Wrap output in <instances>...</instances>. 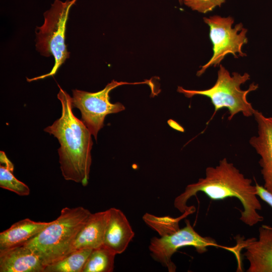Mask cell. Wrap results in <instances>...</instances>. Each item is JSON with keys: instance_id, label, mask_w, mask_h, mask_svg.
<instances>
[{"instance_id": "1", "label": "cell", "mask_w": 272, "mask_h": 272, "mask_svg": "<svg viewBox=\"0 0 272 272\" xmlns=\"http://www.w3.org/2000/svg\"><path fill=\"white\" fill-rule=\"evenodd\" d=\"M198 192H202L214 200L235 197L243 207L240 220L249 226H253L263 220L258 211L261 205L257 198L256 186L252 180L246 178L226 158L219 161L215 167H208L206 176L194 183L188 185L184 192L174 199V206L182 213L191 209L186 202Z\"/></svg>"}, {"instance_id": "2", "label": "cell", "mask_w": 272, "mask_h": 272, "mask_svg": "<svg viewBox=\"0 0 272 272\" xmlns=\"http://www.w3.org/2000/svg\"><path fill=\"white\" fill-rule=\"evenodd\" d=\"M57 98L61 105V115L44 130L57 138L59 163L66 180L87 185L92 163V134L73 113L72 97L59 85Z\"/></svg>"}, {"instance_id": "3", "label": "cell", "mask_w": 272, "mask_h": 272, "mask_svg": "<svg viewBox=\"0 0 272 272\" xmlns=\"http://www.w3.org/2000/svg\"><path fill=\"white\" fill-rule=\"evenodd\" d=\"M91 212L83 207H65L60 215L24 245L31 249L46 266L69 253Z\"/></svg>"}, {"instance_id": "4", "label": "cell", "mask_w": 272, "mask_h": 272, "mask_svg": "<svg viewBox=\"0 0 272 272\" xmlns=\"http://www.w3.org/2000/svg\"><path fill=\"white\" fill-rule=\"evenodd\" d=\"M217 74L215 84L208 89L191 90L179 86L177 91L187 98L201 95L210 98L215 109L210 121L219 110L223 108L228 110L229 120H231L239 113H242L245 117L253 116L256 110L247 101V95L249 93L257 90L258 85L252 83L247 90H242L241 86L250 79L249 74L245 73L241 75L234 72L230 75L229 72L221 64Z\"/></svg>"}, {"instance_id": "5", "label": "cell", "mask_w": 272, "mask_h": 272, "mask_svg": "<svg viewBox=\"0 0 272 272\" xmlns=\"http://www.w3.org/2000/svg\"><path fill=\"white\" fill-rule=\"evenodd\" d=\"M77 1L55 0L50 8L44 13V23L41 26L37 27L36 30V47L42 55H52L54 64L49 73L32 79L27 78L28 82L54 75L69 58L70 53L65 44L66 24L70 10Z\"/></svg>"}, {"instance_id": "6", "label": "cell", "mask_w": 272, "mask_h": 272, "mask_svg": "<svg viewBox=\"0 0 272 272\" xmlns=\"http://www.w3.org/2000/svg\"><path fill=\"white\" fill-rule=\"evenodd\" d=\"M210 28V38L213 45V54L209 61L197 72L200 76L210 67L220 65L225 57L229 54L235 58L246 56L242 51L243 46L248 42L247 30L239 23L234 27V19L231 16L223 17L214 15L203 18Z\"/></svg>"}, {"instance_id": "7", "label": "cell", "mask_w": 272, "mask_h": 272, "mask_svg": "<svg viewBox=\"0 0 272 272\" xmlns=\"http://www.w3.org/2000/svg\"><path fill=\"white\" fill-rule=\"evenodd\" d=\"M150 81L128 83L113 80L102 90L92 93L77 89L73 90L72 103L73 108L80 110L82 120L97 140L99 130L104 126L106 116L125 109L120 103H112L109 101V92L113 89L123 85L148 84Z\"/></svg>"}, {"instance_id": "8", "label": "cell", "mask_w": 272, "mask_h": 272, "mask_svg": "<svg viewBox=\"0 0 272 272\" xmlns=\"http://www.w3.org/2000/svg\"><path fill=\"white\" fill-rule=\"evenodd\" d=\"M182 229L161 237L151 239L149 249L152 258L167 268L170 272L176 271V266L171 260L172 256L179 248L192 246L200 254L207 251L209 246L222 247L210 237H203L196 232L189 220Z\"/></svg>"}, {"instance_id": "9", "label": "cell", "mask_w": 272, "mask_h": 272, "mask_svg": "<svg viewBox=\"0 0 272 272\" xmlns=\"http://www.w3.org/2000/svg\"><path fill=\"white\" fill-rule=\"evenodd\" d=\"M253 116L257 125V135L250 139L249 144L260 156L263 187L272 194V116H266L257 110Z\"/></svg>"}, {"instance_id": "10", "label": "cell", "mask_w": 272, "mask_h": 272, "mask_svg": "<svg viewBox=\"0 0 272 272\" xmlns=\"http://www.w3.org/2000/svg\"><path fill=\"white\" fill-rule=\"evenodd\" d=\"M244 255L249 265L247 272H272V227L262 225L259 238L247 239Z\"/></svg>"}, {"instance_id": "11", "label": "cell", "mask_w": 272, "mask_h": 272, "mask_svg": "<svg viewBox=\"0 0 272 272\" xmlns=\"http://www.w3.org/2000/svg\"><path fill=\"white\" fill-rule=\"evenodd\" d=\"M38 256L24 245L0 251L1 272H44Z\"/></svg>"}, {"instance_id": "12", "label": "cell", "mask_w": 272, "mask_h": 272, "mask_svg": "<svg viewBox=\"0 0 272 272\" xmlns=\"http://www.w3.org/2000/svg\"><path fill=\"white\" fill-rule=\"evenodd\" d=\"M110 216L103 245L116 254L123 253L134 237V233L125 215L119 209H109Z\"/></svg>"}, {"instance_id": "13", "label": "cell", "mask_w": 272, "mask_h": 272, "mask_svg": "<svg viewBox=\"0 0 272 272\" xmlns=\"http://www.w3.org/2000/svg\"><path fill=\"white\" fill-rule=\"evenodd\" d=\"M109 216V209L91 213L76 236L69 253L77 250L94 249L103 245Z\"/></svg>"}, {"instance_id": "14", "label": "cell", "mask_w": 272, "mask_h": 272, "mask_svg": "<svg viewBox=\"0 0 272 272\" xmlns=\"http://www.w3.org/2000/svg\"><path fill=\"white\" fill-rule=\"evenodd\" d=\"M50 223L26 218L14 223L0 233V251L24 245Z\"/></svg>"}, {"instance_id": "15", "label": "cell", "mask_w": 272, "mask_h": 272, "mask_svg": "<svg viewBox=\"0 0 272 272\" xmlns=\"http://www.w3.org/2000/svg\"><path fill=\"white\" fill-rule=\"evenodd\" d=\"M91 248L74 251L58 261L45 266L44 272H82Z\"/></svg>"}, {"instance_id": "16", "label": "cell", "mask_w": 272, "mask_h": 272, "mask_svg": "<svg viewBox=\"0 0 272 272\" xmlns=\"http://www.w3.org/2000/svg\"><path fill=\"white\" fill-rule=\"evenodd\" d=\"M0 187L20 196L28 195L29 187L13 174L14 166L4 151L0 152Z\"/></svg>"}, {"instance_id": "17", "label": "cell", "mask_w": 272, "mask_h": 272, "mask_svg": "<svg viewBox=\"0 0 272 272\" xmlns=\"http://www.w3.org/2000/svg\"><path fill=\"white\" fill-rule=\"evenodd\" d=\"M116 254L104 245L92 250L82 272H111Z\"/></svg>"}, {"instance_id": "18", "label": "cell", "mask_w": 272, "mask_h": 272, "mask_svg": "<svg viewBox=\"0 0 272 272\" xmlns=\"http://www.w3.org/2000/svg\"><path fill=\"white\" fill-rule=\"evenodd\" d=\"M195 211V208L193 207L177 218L168 216L158 217L149 214H146L143 216V220L149 226L156 230L162 236L172 233L179 230V222L189 214L193 213Z\"/></svg>"}, {"instance_id": "19", "label": "cell", "mask_w": 272, "mask_h": 272, "mask_svg": "<svg viewBox=\"0 0 272 272\" xmlns=\"http://www.w3.org/2000/svg\"><path fill=\"white\" fill-rule=\"evenodd\" d=\"M226 0H181L186 6L192 10L206 14L221 7Z\"/></svg>"}, {"instance_id": "20", "label": "cell", "mask_w": 272, "mask_h": 272, "mask_svg": "<svg viewBox=\"0 0 272 272\" xmlns=\"http://www.w3.org/2000/svg\"><path fill=\"white\" fill-rule=\"evenodd\" d=\"M255 186L257 196L272 208V194L263 186L259 185L256 182Z\"/></svg>"}, {"instance_id": "21", "label": "cell", "mask_w": 272, "mask_h": 272, "mask_svg": "<svg viewBox=\"0 0 272 272\" xmlns=\"http://www.w3.org/2000/svg\"><path fill=\"white\" fill-rule=\"evenodd\" d=\"M178 1H179V3H180V4H182L181 0H178Z\"/></svg>"}]
</instances>
